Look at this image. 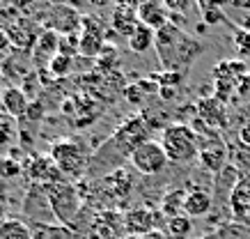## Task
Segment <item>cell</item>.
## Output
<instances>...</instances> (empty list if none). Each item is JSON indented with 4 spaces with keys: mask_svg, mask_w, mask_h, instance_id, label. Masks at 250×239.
<instances>
[{
    "mask_svg": "<svg viewBox=\"0 0 250 239\" xmlns=\"http://www.w3.org/2000/svg\"><path fill=\"white\" fill-rule=\"evenodd\" d=\"M213 196L207 189H190L186 191V202H184V214L190 218H202L211 212Z\"/></svg>",
    "mask_w": 250,
    "mask_h": 239,
    "instance_id": "obj_14",
    "label": "cell"
},
{
    "mask_svg": "<svg viewBox=\"0 0 250 239\" xmlns=\"http://www.w3.org/2000/svg\"><path fill=\"white\" fill-rule=\"evenodd\" d=\"M0 239H32V230L19 218H5L0 223Z\"/></svg>",
    "mask_w": 250,
    "mask_h": 239,
    "instance_id": "obj_21",
    "label": "cell"
},
{
    "mask_svg": "<svg viewBox=\"0 0 250 239\" xmlns=\"http://www.w3.org/2000/svg\"><path fill=\"white\" fill-rule=\"evenodd\" d=\"M16 136H19V120L0 110V147L14 145Z\"/></svg>",
    "mask_w": 250,
    "mask_h": 239,
    "instance_id": "obj_22",
    "label": "cell"
},
{
    "mask_svg": "<svg viewBox=\"0 0 250 239\" xmlns=\"http://www.w3.org/2000/svg\"><path fill=\"white\" fill-rule=\"evenodd\" d=\"M234 46L239 55H250V30L234 25Z\"/></svg>",
    "mask_w": 250,
    "mask_h": 239,
    "instance_id": "obj_27",
    "label": "cell"
},
{
    "mask_svg": "<svg viewBox=\"0 0 250 239\" xmlns=\"http://www.w3.org/2000/svg\"><path fill=\"white\" fill-rule=\"evenodd\" d=\"M195 115L205 127H209L213 131H220V129L228 127V108L216 97H202V99L197 101Z\"/></svg>",
    "mask_w": 250,
    "mask_h": 239,
    "instance_id": "obj_6",
    "label": "cell"
},
{
    "mask_svg": "<svg viewBox=\"0 0 250 239\" xmlns=\"http://www.w3.org/2000/svg\"><path fill=\"white\" fill-rule=\"evenodd\" d=\"M166 230L170 239H188L190 232H193V218L186 214L172 216V218H167Z\"/></svg>",
    "mask_w": 250,
    "mask_h": 239,
    "instance_id": "obj_20",
    "label": "cell"
},
{
    "mask_svg": "<svg viewBox=\"0 0 250 239\" xmlns=\"http://www.w3.org/2000/svg\"><path fill=\"white\" fill-rule=\"evenodd\" d=\"M32 239H74V232L60 223H30Z\"/></svg>",
    "mask_w": 250,
    "mask_h": 239,
    "instance_id": "obj_19",
    "label": "cell"
},
{
    "mask_svg": "<svg viewBox=\"0 0 250 239\" xmlns=\"http://www.w3.org/2000/svg\"><path fill=\"white\" fill-rule=\"evenodd\" d=\"M154 48H156V55L163 62V67L167 71H177V74L188 69L193 65V60L205 51L202 42L190 37L184 28H179L174 23H167L166 28H161L156 32Z\"/></svg>",
    "mask_w": 250,
    "mask_h": 239,
    "instance_id": "obj_1",
    "label": "cell"
},
{
    "mask_svg": "<svg viewBox=\"0 0 250 239\" xmlns=\"http://www.w3.org/2000/svg\"><path fill=\"white\" fill-rule=\"evenodd\" d=\"M28 175H30L32 184H58V182H67V177L62 175V170L55 166L51 154H39L32 156V161L28 163Z\"/></svg>",
    "mask_w": 250,
    "mask_h": 239,
    "instance_id": "obj_8",
    "label": "cell"
},
{
    "mask_svg": "<svg viewBox=\"0 0 250 239\" xmlns=\"http://www.w3.org/2000/svg\"><path fill=\"white\" fill-rule=\"evenodd\" d=\"M71 65H74V60H71V58H67V55L58 53L53 60L48 62V71H51L53 76L62 78V76H67L69 71H71Z\"/></svg>",
    "mask_w": 250,
    "mask_h": 239,
    "instance_id": "obj_25",
    "label": "cell"
},
{
    "mask_svg": "<svg viewBox=\"0 0 250 239\" xmlns=\"http://www.w3.org/2000/svg\"><path fill=\"white\" fill-rule=\"evenodd\" d=\"M138 21L154 32L166 28L170 23V12H167L166 2H140L138 5Z\"/></svg>",
    "mask_w": 250,
    "mask_h": 239,
    "instance_id": "obj_10",
    "label": "cell"
},
{
    "mask_svg": "<svg viewBox=\"0 0 250 239\" xmlns=\"http://www.w3.org/2000/svg\"><path fill=\"white\" fill-rule=\"evenodd\" d=\"M213 81H229V83L239 85L246 74H248V67L243 60H223L213 67Z\"/></svg>",
    "mask_w": 250,
    "mask_h": 239,
    "instance_id": "obj_16",
    "label": "cell"
},
{
    "mask_svg": "<svg viewBox=\"0 0 250 239\" xmlns=\"http://www.w3.org/2000/svg\"><path fill=\"white\" fill-rule=\"evenodd\" d=\"M129 161L140 175H159V173L166 170L167 163H170L163 145L156 143V140H145V143H140V145L131 152Z\"/></svg>",
    "mask_w": 250,
    "mask_h": 239,
    "instance_id": "obj_5",
    "label": "cell"
},
{
    "mask_svg": "<svg viewBox=\"0 0 250 239\" xmlns=\"http://www.w3.org/2000/svg\"><path fill=\"white\" fill-rule=\"evenodd\" d=\"M161 145L166 150V156L170 163H193L197 159V136L188 124L174 122L163 129Z\"/></svg>",
    "mask_w": 250,
    "mask_h": 239,
    "instance_id": "obj_2",
    "label": "cell"
},
{
    "mask_svg": "<svg viewBox=\"0 0 250 239\" xmlns=\"http://www.w3.org/2000/svg\"><path fill=\"white\" fill-rule=\"evenodd\" d=\"M156 221H159L156 212L147 207H138L131 209L129 214L124 216V228L131 237H143V235H149V232L156 230Z\"/></svg>",
    "mask_w": 250,
    "mask_h": 239,
    "instance_id": "obj_9",
    "label": "cell"
},
{
    "mask_svg": "<svg viewBox=\"0 0 250 239\" xmlns=\"http://www.w3.org/2000/svg\"><path fill=\"white\" fill-rule=\"evenodd\" d=\"M0 106H2V110H5L7 115L21 120L23 115H28L30 101H28V97H25V92H23L21 87L9 85V87H5V90L0 92Z\"/></svg>",
    "mask_w": 250,
    "mask_h": 239,
    "instance_id": "obj_11",
    "label": "cell"
},
{
    "mask_svg": "<svg viewBox=\"0 0 250 239\" xmlns=\"http://www.w3.org/2000/svg\"><path fill=\"white\" fill-rule=\"evenodd\" d=\"M99 191H106L110 193V198L120 200V198H124L131 191V177L124 170H113L108 177H104L99 182Z\"/></svg>",
    "mask_w": 250,
    "mask_h": 239,
    "instance_id": "obj_15",
    "label": "cell"
},
{
    "mask_svg": "<svg viewBox=\"0 0 250 239\" xmlns=\"http://www.w3.org/2000/svg\"><path fill=\"white\" fill-rule=\"evenodd\" d=\"M46 51V58H48V62L53 60L55 55H58V51H60V37H58V32L55 30H48L44 32L42 37H39L37 42V48H35V55L37 58H42Z\"/></svg>",
    "mask_w": 250,
    "mask_h": 239,
    "instance_id": "obj_23",
    "label": "cell"
},
{
    "mask_svg": "<svg viewBox=\"0 0 250 239\" xmlns=\"http://www.w3.org/2000/svg\"><path fill=\"white\" fill-rule=\"evenodd\" d=\"M81 37H78V53L87 55V58H94V55L101 53L104 48V30H101V23H99L94 16H83L81 19Z\"/></svg>",
    "mask_w": 250,
    "mask_h": 239,
    "instance_id": "obj_7",
    "label": "cell"
},
{
    "mask_svg": "<svg viewBox=\"0 0 250 239\" xmlns=\"http://www.w3.org/2000/svg\"><path fill=\"white\" fill-rule=\"evenodd\" d=\"M23 166L16 159H12V156H5V159H0V177L2 179H14L21 175Z\"/></svg>",
    "mask_w": 250,
    "mask_h": 239,
    "instance_id": "obj_26",
    "label": "cell"
},
{
    "mask_svg": "<svg viewBox=\"0 0 250 239\" xmlns=\"http://www.w3.org/2000/svg\"><path fill=\"white\" fill-rule=\"evenodd\" d=\"M234 9H250V2H241V0H234V2H229Z\"/></svg>",
    "mask_w": 250,
    "mask_h": 239,
    "instance_id": "obj_32",
    "label": "cell"
},
{
    "mask_svg": "<svg viewBox=\"0 0 250 239\" xmlns=\"http://www.w3.org/2000/svg\"><path fill=\"white\" fill-rule=\"evenodd\" d=\"M136 239H167V237L161 230H154V232H149V235H143V237H136Z\"/></svg>",
    "mask_w": 250,
    "mask_h": 239,
    "instance_id": "obj_31",
    "label": "cell"
},
{
    "mask_svg": "<svg viewBox=\"0 0 250 239\" xmlns=\"http://www.w3.org/2000/svg\"><path fill=\"white\" fill-rule=\"evenodd\" d=\"M236 92H239V97H250V71L241 78V81H239V85H236Z\"/></svg>",
    "mask_w": 250,
    "mask_h": 239,
    "instance_id": "obj_28",
    "label": "cell"
},
{
    "mask_svg": "<svg viewBox=\"0 0 250 239\" xmlns=\"http://www.w3.org/2000/svg\"><path fill=\"white\" fill-rule=\"evenodd\" d=\"M174 94H177V90H174V87H161V97H163L166 101H170Z\"/></svg>",
    "mask_w": 250,
    "mask_h": 239,
    "instance_id": "obj_30",
    "label": "cell"
},
{
    "mask_svg": "<svg viewBox=\"0 0 250 239\" xmlns=\"http://www.w3.org/2000/svg\"><path fill=\"white\" fill-rule=\"evenodd\" d=\"M154 42H156V32H154L152 28H147V25L138 23V28L129 37V51L131 53L143 55V53H147L149 48H154Z\"/></svg>",
    "mask_w": 250,
    "mask_h": 239,
    "instance_id": "obj_18",
    "label": "cell"
},
{
    "mask_svg": "<svg viewBox=\"0 0 250 239\" xmlns=\"http://www.w3.org/2000/svg\"><path fill=\"white\" fill-rule=\"evenodd\" d=\"M229 209L236 221L250 223V179H239L229 193Z\"/></svg>",
    "mask_w": 250,
    "mask_h": 239,
    "instance_id": "obj_13",
    "label": "cell"
},
{
    "mask_svg": "<svg viewBox=\"0 0 250 239\" xmlns=\"http://www.w3.org/2000/svg\"><path fill=\"white\" fill-rule=\"evenodd\" d=\"M195 7L202 12V19H205L207 25L228 23V16L223 12V5H220V2H197Z\"/></svg>",
    "mask_w": 250,
    "mask_h": 239,
    "instance_id": "obj_24",
    "label": "cell"
},
{
    "mask_svg": "<svg viewBox=\"0 0 250 239\" xmlns=\"http://www.w3.org/2000/svg\"><path fill=\"white\" fill-rule=\"evenodd\" d=\"M239 28H243V30H250V14L243 16L241 21H239Z\"/></svg>",
    "mask_w": 250,
    "mask_h": 239,
    "instance_id": "obj_33",
    "label": "cell"
},
{
    "mask_svg": "<svg viewBox=\"0 0 250 239\" xmlns=\"http://www.w3.org/2000/svg\"><path fill=\"white\" fill-rule=\"evenodd\" d=\"M46 198L51 205V212L55 216V223L60 225H69L83 207V198L81 191L74 182H58V184H46Z\"/></svg>",
    "mask_w": 250,
    "mask_h": 239,
    "instance_id": "obj_3",
    "label": "cell"
},
{
    "mask_svg": "<svg viewBox=\"0 0 250 239\" xmlns=\"http://www.w3.org/2000/svg\"><path fill=\"white\" fill-rule=\"evenodd\" d=\"M184 202H186V189H167L161 198V214L167 218L184 214Z\"/></svg>",
    "mask_w": 250,
    "mask_h": 239,
    "instance_id": "obj_17",
    "label": "cell"
},
{
    "mask_svg": "<svg viewBox=\"0 0 250 239\" xmlns=\"http://www.w3.org/2000/svg\"><path fill=\"white\" fill-rule=\"evenodd\" d=\"M51 159L62 170V175L71 179H81L90 166V150L78 140H58L51 147Z\"/></svg>",
    "mask_w": 250,
    "mask_h": 239,
    "instance_id": "obj_4",
    "label": "cell"
},
{
    "mask_svg": "<svg viewBox=\"0 0 250 239\" xmlns=\"http://www.w3.org/2000/svg\"><path fill=\"white\" fill-rule=\"evenodd\" d=\"M138 5L133 2H120L113 9V28L120 32L122 37L129 39L133 35V30L138 28Z\"/></svg>",
    "mask_w": 250,
    "mask_h": 239,
    "instance_id": "obj_12",
    "label": "cell"
},
{
    "mask_svg": "<svg viewBox=\"0 0 250 239\" xmlns=\"http://www.w3.org/2000/svg\"><path fill=\"white\" fill-rule=\"evenodd\" d=\"M239 140H241V145L250 147V124H243L239 129Z\"/></svg>",
    "mask_w": 250,
    "mask_h": 239,
    "instance_id": "obj_29",
    "label": "cell"
}]
</instances>
